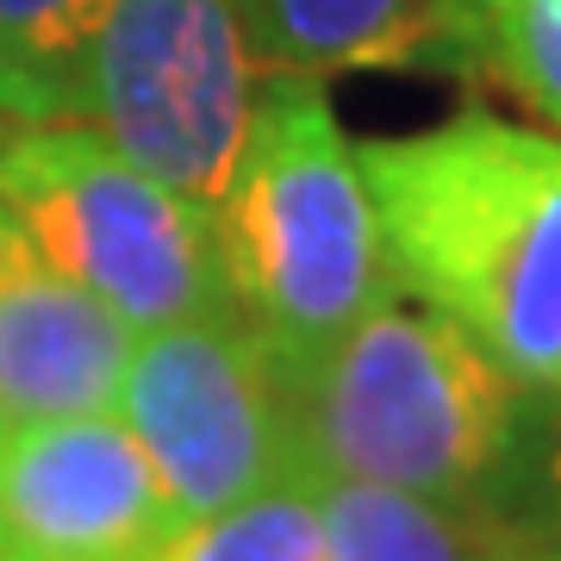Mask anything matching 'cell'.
<instances>
[{"instance_id": "6", "label": "cell", "mask_w": 561, "mask_h": 561, "mask_svg": "<svg viewBox=\"0 0 561 561\" xmlns=\"http://www.w3.org/2000/svg\"><path fill=\"white\" fill-rule=\"evenodd\" d=\"M119 424L169 486L181 524L300 474L287 381L243 312L138 331L119 381Z\"/></svg>"}, {"instance_id": "9", "label": "cell", "mask_w": 561, "mask_h": 561, "mask_svg": "<svg viewBox=\"0 0 561 561\" xmlns=\"http://www.w3.org/2000/svg\"><path fill=\"white\" fill-rule=\"evenodd\" d=\"M275 76L350 69H474L456 0H238Z\"/></svg>"}, {"instance_id": "15", "label": "cell", "mask_w": 561, "mask_h": 561, "mask_svg": "<svg viewBox=\"0 0 561 561\" xmlns=\"http://www.w3.org/2000/svg\"><path fill=\"white\" fill-rule=\"evenodd\" d=\"M542 561H561V542H556V549H549V556H542Z\"/></svg>"}, {"instance_id": "4", "label": "cell", "mask_w": 561, "mask_h": 561, "mask_svg": "<svg viewBox=\"0 0 561 561\" xmlns=\"http://www.w3.org/2000/svg\"><path fill=\"white\" fill-rule=\"evenodd\" d=\"M0 201L81 294L131 331L238 312L219 219L81 125H7Z\"/></svg>"}, {"instance_id": "13", "label": "cell", "mask_w": 561, "mask_h": 561, "mask_svg": "<svg viewBox=\"0 0 561 561\" xmlns=\"http://www.w3.org/2000/svg\"><path fill=\"white\" fill-rule=\"evenodd\" d=\"M468 57L537 119L561 125V0H474Z\"/></svg>"}, {"instance_id": "3", "label": "cell", "mask_w": 561, "mask_h": 561, "mask_svg": "<svg viewBox=\"0 0 561 561\" xmlns=\"http://www.w3.org/2000/svg\"><path fill=\"white\" fill-rule=\"evenodd\" d=\"M213 219L238 312L280 375L312 368L400 294L362 157L312 76H268Z\"/></svg>"}, {"instance_id": "1", "label": "cell", "mask_w": 561, "mask_h": 561, "mask_svg": "<svg viewBox=\"0 0 561 561\" xmlns=\"http://www.w3.org/2000/svg\"><path fill=\"white\" fill-rule=\"evenodd\" d=\"M280 381L312 481L486 505L524 524H537V493L561 486V419L419 300L393 294Z\"/></svg>"}, {"instance_id": "8", "label": "cell", "mask_w": 561, "mask_h": 561, "mask_svg": "<svg viewBox=\"0 0 561 561\" xmlns=\"http://www.w3.org/2000/svg\"><path fill=\"white\" fill-rule=\"evenodd\" d=\"M131 337L138 331L81 294L0 201V424L106 412Z\"/></svg>"}, {"instance_id": "16", "label": "cell", "mask_w": 561, "mask_h": 561, "mask_svg": "<svg viewBox=\"0 0 561 561\" xmlns=\"http://www.w3.org/2000/svg\"><path fill=\"white\" fill-rule=\"evenodd\" d=\"M0 131H7V125H0Z\"/></svg>"}, {"instance_id": "2", "label": "cell", "mask_w": 561, "mask_h": 561, "mask_svg": "<svg viewBox=\"0 0 561 561\" xmlns=\"http://www.w3.org/2000/svg\"><path fill=\"white\" fill-rule=\"evenodd\" d=\"M356 157L400 294L561 419V138L461 113Z\"/></svg>"}, {"instance_id": "12", "label": "cell", "mask_w": 561, "mask_h": 561, "mask_svg": "<svg viewBox=\"0 0 561 561\" xmlns=\"http://www.w3.org/2000/svg\"><path fill=\"white\" fill-rule=\"evenodd\" d=\"M150 561H331L324 556L319 481L312 474H280L250 500L225 505L213 518L181 524Z\"/></svg>"}, {"instance_id": "5", "label": "cell", "mask_w": 561, "mask_h": 561, "mask_svg": "<svg viewBox=\"0 0 561 561\" xmlns=\"http://www.w3.org/2000/svg\"><path fill=\"white\" fill-rule=\"evenodd\" d=\"M268 76L238 0H113L81 76V125L219 213Z\"/></svg>"}, {"instance_id": "11", "label": "cell", "mask_w": 561, "mask_h": 561, "mask_svg": "<svg viewBox=\"0 0 561 561\" xmlns=\"http://www.w3.org/2000/svg\"><path fill=\"white\" fill-rule=\"evenodd\" d=\"M113 0H0V119L81 125V76Z\"/></svg>"}, {"instance_id": "14", "label": "cell", "mask_w": 561, "mask_h": 561, "mask_svg": "<svg viewBox=\"0 0 561 561\" xmlns=\"http://www.w3.org/2000/svg\"><path fill=\"white\" fill-rule=\"evenodd\" d=\"M456 7H461V20H468V13H474V0H456ZM468 62H474V57H468Z\"/></svg>"}, {"instance_id": "17", "label": "cell", "mask_w": 561, "mask_h": 561, "mask_svg": "<svg viewBox=\"0 0 561 561\" xmlns=\"http://www.w3.org/2000/svg\"><path fill=\"white\" fill-rule=\"evenodd\" d=\"M0 561H7V556H0Z\"/></svg>"}, {"instance_id": "7", "label": "cell", "mask_w": 561, "mask_h": 561, "mask_svg": "<svg viewBox=\"0 0 561 561\" xmlns=\"http://www.w3.org/2000/svg\"><path fill=\"white\" fill-rule=\"evenodd\" d=\"M181 512L119 419L0 424V556L7 561H150Z\"/></svg>"}, {"instance_id": "10", "label": "cell", "mask_w": 561, "mask_h": 561, "mask_svg": "<svg viewBox=\"0 0 561 561\" xmlns=\"http://www.w3.org/2000/svg\"><path fill=\"white\" fill-rule=\"evenodd\" d=\"M331 561H542L537 524L362 481H319Z\"/></svg>"}]
</instances>
